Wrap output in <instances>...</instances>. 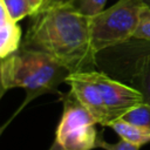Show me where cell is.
I'll use <instances>...</instances> for the list:
<instances>
[{
  "mask_svg": "<svg viewBox=\"0 0 150 150\" xmlns=\"http://www.w3.org/2000/svg\"><path fill=\"white\" fill-rule=\"evenodd\" d=\"M143 6L142 0H118L91 16L90 36L94 53L97 54L131 39L136 32Z\"/></svg>",
  "mask_w": 150,
  "mask_h": 150,
  "instance_id": "3",
  "label": "cell"
},
{
  "mask_svg": "<svg viewBox=\"0 0 150 150\" xmlns=\"http://www.w3.org/2000/svg\"><path fill=\"white\" fill-rule=\"evenodd\" d=\"M97 148H101L104 150H139L141 146L132 144V143H129L122 138H120V141L116 143H109V142H107L100 137L98 142H97Z\"/></svg>",
  "mask_w": 150,
  "mask_h": 150,
  "instance_id": "15",
  "label": "cell"
},
{
  "mask_svg": "<svg viewBox=\"0 0 150 150\" xmlns=\"http://www.w3.org/2000/svg\"><path fill=\"white\" fill-rule=\"evenodd\" d=\"M0 6L15 22H19L25 16L34 15V9L27 2V0H0Z\"/></svg>",
  "mask_w": 150,
  "mask_h": 150,
  "instance_id": "11",
  "label": "cell"
},
{
  "mask_svg": "<svg viewBox=\"0 0 150 150\" xmlns=\"http://www.w3.org/2000/svg\"><path fill=\"white\" fill-rule=\"evenodd\" d=\"M68 75L69 71L49 55L21 47L18 52L1 59V95L13 88L25 89L26 98L14 112L13 117H15L34 98L43 94H60L57 88L66 82Z\"/></svg>",
  "mask_w": 150,
  "mask_h": 150,
  "instance_id": "2",
  "label": "cell"
},
{
  "mask_svg": "<svg viewBox=\"0 0 150 150\" xmlns=\"http://www.w3.org/2000/svg\"><path fill=\"white\" fill-rule=\"evenodd\" d=\"M62 115L55 130V141L66 150H93L97 148L96 121L89 111L69 93L61 95Z\"/></svg>",
  "mask_w": 150,
  "mask_h": 150,
  "instance_id": "4",
  "label": "cell"
},
{
  "mask_svg": "<svg viewBox=\"0 0 150 150\" xmlns=\"http://www.w3.org/2000/svg\"><path fill=\"white\" fill-rule=\"evenodd\" d=\"M66 83L69 84L73 95L89 111L96 123L108 127V124L111 122L109 111L104 103L101 90L89 77L88 71L69 73L66 79Z\"/></svg>",
  "mask_w": 150,
  "mask_h": 150,
  "instance_id": "7",
  "label": "cell"
},
{
  "mask_svg": "<svg viewBox=\"0 0 150 150\" xmlns=\"http://www.w3.org/2000/svg\"><path fill=\"white\" fill-rule=\"evenodd\" d=\"M27 2L32 6V8L34 9V15L41 9V7L43 6L45 0H27Z\"/></svg>",
  "mask_w": 150,
  "mask_h": 150,
  "instance_id": "16",
  "label": "cell"
},
{
  "mask_svg": "<svg viewBox=\"0 0 150 150\" xmlns=\"http://www.w3.org/2000/svg\"><path fill=\"white\" fill-rule=\"evenodd\" d=\"M128 83L142 94L143 102L150 104V57L143 59L134 67Z\"/></svg>",
  "mask_w": 150,
  "mask_h": 150,
  "instance_id": "10",
  "label": "cell"
},
{
  "mask_svg": "<svg viewBox=\"0 0 150 150\" xmlns=\"http://www.w3.org/2000/svg\"><path fill=\"white\" fill-rule=\"evenodd\" d=\"M66 1H70V0H55L54 4H59V2H66Z\"/></svg>",
  "mask_w": 150,
  "mask_h": 150,
  "instance_id": "19",
  "label": "cell"
},
{
  "mask_svg": "<svg viewBox=\"0 0 150 150\" xmlns=\"http://www.w3.org/2000/svg\"><path fill=\"white\" fill-rule=\"evenodd\" d=\"M124 121L137 127L150 130V104L142 102L128 110L122 117Z\"/></svg>",
  "mask_w": 150,
  "mask_h": 150,
  "instance_id": "12",
  "label": "cell"
},
{
  "mask_svg": "<svg viewBox=\"0 0 150 150\" xmlns=\"http://www.w3.org/2000/svg\"><path fill=\"white\" fill-rule=\"evenodd\" d=\"M54 2H55V0H45L43 6H42L41 8H43V7H46V6H49V5H53Z\"/></svg>",
  "mask_w": 150,
  "mask_h": 150,
  "instance_id": "18",
  "label": "cell"
},
{
  "mask_svg": "<svg viewBox=\"0 0 150 150\" xmlns=\"http://www.w3.org/2000/svg\"><path fill=\"white\" fill-rule=\"evenodd\" d=\"M21 28L1 8L0 14V57L4 59L21 48Z\"/></svg>",
  "mask_w": 150,
  "mask_h": 150,
  "instance_id": "8",
  "label": "cell"
},
{
  "mask_svg": "<svg viewBox=\"0 0 150 150\" xmlns=\"http://www.w3.org/2000/svg\"><path fill=\"white\" fill-rule=\"evenodd\" d=\"M145 57H150V40L131 38L98 52L95 56V66L97 70L112 79L128 83L134 67Z\"/></svg>",
  "mask_w": 150,
  "mask_h": 150,
  "instance_id": "5",
  "label": "cell"
},
{
  "mask_svg": "<svg viewBox=\"0 0 150 150\" xmlns=\"http://www.w3.org/2000/svg\"><path fill=\"white\" fill-rule=\"evenodd\" d=\"M70 2L83 14L94 16L104 9L107 0H70Z\"/></svg>",
  "mask_w": 150,
  "mask_h": 150,
  "instance_id": "13",
  "label": "cell"
},
{
  "mask_svg": "<svg viewBox=\"0 0 150 150\" xmlns=\"http://www.w3.org/2000/svg\"><path fill=\"white\" fill-rule=\"evenodd\" d=\"M48 150H66L60 143H57L55 139H54V142H53V144L50 145V148L48 149Z\"/></svg>",
  "mask_w": 150,
  "mask_h": 150,
  "instance_id": "17",
  "label": "cell"
},
{
  "mask_svg": "<svg viewBox=\"0 0 150 150\" xmlns=\"http://www.w3.org/2000/svg\"><path fill=\"white\" fill-rule=\"evenodd\" d=\"M108 127L111 128L120 136V138L138 146H142L150 142V130L131 124L123 118H116L111 121Z\"/></svg>",
  "mask_w": 150,
  "mask_h": 150,
  "instance_id": "9",
  "label": "cell"
},
{
  "mask_svg": "<svg viewBox=\"0 0 150 150\" xmlns=\"http://www.w3.org/2000/svg\"><path fill=\"white\" fill-rule=\"evenodd\" d=\"M142 1H143L146 6H149V7H150V0H142Z\"/></svg>",
  "mask_w": 150,
  "mask_h": 150,
  "instance_id": "20",
  "label": "cell"
},
{
  "mask_svg": "<svg viewBox=\"0 0 150 150\" xmlns=\"http://www.w3.org/2000/svg\"><path fill=\"white\" fill-rule=\"evenodd\" d=\"M32 18L22 48L49 55L69 73L96 69L90 36L91 16L66 1L46 6Z\"/></svg>",
  "mask_w": 150,
  "mask_h": 150,
  "instance_id": "1",
  "label": "cell"
},
{
  "mask_svg": "<svg viewBox=\"0 0 150 150\" xmlns=\"http://www.w3.org/2000/svg\"><path fill=\"white\" fill-rule=\"evenodd\" d=\"M88 75L101 90L111 121L122 117L132 107L143 102L142 94L125 82L115 80L97 69L89 70Z\"/></svg>",
  "mask_w": 150,
  "mask_h": 150,
  "instance_id": "6",
  "label": "cell"
},
{
  "mask_svg": "<svg viewBox=\"0 0 150 150\" xmlns=\"http://www.w3.org/2000/svg\"><path fill=\"white\" fill-rule=\"evenodd\" d=\"M132 38L142 39V40H150V7L146 6L145 4L141 9L139 21H138L136 32Z\"/></svg>",
  "mask_w": 150,
  "mask_h": 150,
  "instance_id": "14",
  "label": "cell"
}]
</instances>
